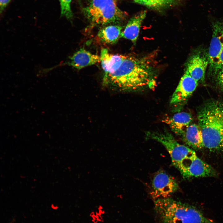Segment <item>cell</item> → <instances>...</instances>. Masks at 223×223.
<instances>
[{
  "label": "cell",
  "instance_id": "30bf717a",
  "mask_svg": "<svg viewBox=\"0 0 223 223\" xmlns=\"http://www.w3.org/2000/svg\"><path fill=\"white\" fill-rule=\"evenodd\" d=\"M192 120V116L190 113L182 112L167 118L163 121L167 124L174 133L181 136L190 125Z\"/></svg>",
  "mask_w": 223,
  "mask_h": 223
},
{
  "label": "cell",
  "instance_id": "9a60e30c",
  "mask_svg": "<svg viewBox=\"0 0 223 223\" xmlns=\"http://www.w3.org/2000/svg\"><path fill=\"white\" fill-rule=\"evenodd\" d=\"M72 0H59L61 7V15L68 19H70L72 16V13L71 8Z\"/></svg>",
  "mask_w": 223,
  "mask_h": 223
},
{
  "label": "cell",
  "instance_id": "8fae6325",
  "mask_svg": "<svg viewBox=\"0 0 223 223\" xmlns=\"http://www.w3.org/2000/svg\"><path fill=\"white\" fill-rule=\"evenodd\" d=\"M146 12L143 11L137 14L129 20L120 37L135 43L138 36L142 24L146 15Z\"/></svg>",
  "mask_w": 223,
  "mask_h": 223
},
{
  "label": "cell",
  "instance_id": "8992f818",
  "mask_svg": "<svg viewBox=\"0 0 223 223\" xmlns=\"http://www.w3.org/2000/svg\"><path fill=\"white\" fill-rule=\"evenodd\" d=\"M198 83L185 72L172 96L170 104L176 106L185 102L195 90Z\"/></svg>",
  "mask_w": 223,
  "mask_h": 223
},
{
  "label": "cell",
  "instance_id": "e0dca14e",
  "mask_svg": "<svg viewBox=\"0 0 223 223\" xmlns=\"http://www.w3.org/2000/svg\"><path fill=\"white\" fill-rule=\"evenodd\" d=\"M216 75V81L217 84L223 91V70L218 73Z\"/></svg>",
  "mask_w": 223,
  "mask_h": 223
},
{
  "label": "cell",
  "instance_id": "ba28073f",
  "mask_svg": "<svg viewBox=\"0 0 223 223\" xmlns=\"http://www.w3.org/2000/svg\"><path fill=\"white\" fill-rule=\"evenodd\" d=\"M209 64L208 54L197 52L193 55L188 60L185 72L198 82H203Z\"/></svg>",
  "mask_w": 223,
  "mask_h": 223
},
{
  "label": "cell",
  "instance_id": "ac0fdd59",
  "mask_svg": "<svg viewBox=\"0 0 223 223\" xmlns=\"http://www.w3.org/2000/svg\"><path fill=\"white\" fill-rule=\"evenodd\" d=\"M10 0H0L1 9H3L9 2Z\"/></svg>",
  "mask_w": 223,
  "mask_h": 223
},
{
  "label": "cell",
  "instance_id": "6da1fadb",
  "mask_svg": "<svg viewBox=\"0 0 223 223\" xmlns=\"http://www.w3.org/2000/svg\"><path fill=\"white\" fill-rule=\"evenodd\" d=\"M151 56L124 55L120 65L113 72L104 75L103 84L121 91L136 90L148 86L153 80L155 69Z\"/></svg>",
  "mask_w": 223,
  "mask_h": 223
},
{
  "label": "cell",
  "instance_id": "7c38bea8",
  "mask_svg": "<svg viewBox=\"0 0 223 223\" xmlns=\"http://www.w3.org/2000/svg\"><path fill=\"white\" fill-rule=\"evenodd\" d=\"M184 142L195 149L203 148L202 133L198 125H190L181 136Z\"/></svg>",
  "mask_w": 223,
  "mask_h": 223
},
{
  "label": "cell",
  "instance_id": "4fadbf2b",
  "mask_svg": "<svg viewBox=\"0 0 223 223\" xmlns=\"http://www.w3.org/2000/svg\"><path fill=\"white\" fill-rule=\"evenodd\" d=\"M122 27L118 25L106 26L100 29L98 36L103 42L107 44L116 43L120 37Z\"/></svg>",
  "mask_w": 223,
  "mask_h": 223
},
{
  "label": "cell",
  "instance_id": "3957f363",
  "mask_svg": "<svg viewBox=\"0 0 223 223\" xmlns=\"http://www.w3.org/2000/svg\"><path fill=\"white\" fill-rule=\"evenodd\" d=\"M154 205L164 223H216L194 207L168 197L156 199Z\"/></svg>",
  "mask_w": 223,
  "mask_h": 223
},
{
  "label": "cell",
  "instance_id": "9c48e42d",
  "mask_svg": "<svg viewBox=\"0 0 223 223\" xmlns=\"http://www.w3.org/2000/svg\"><path fill=\"white\" fill-rule=\"evenodd\" d=\"M68 64L78 69L100 62V57L83 48L80 49L69 58Z\"/></svg>",
  "mask_w": 223,
  "mask_h": 223
},
{
  "label": "cell",
  "instance_id": "52a82bcc",
  "mask_svg": "<svg viewBox=\"0 0 223 223\" xmlns=\"http://www.w3.org/2000/svg\"><path fill=\"white\" fill-rule=\"evenodd\" d=\"M212 34L209 48L208 56L211 69L213 70L223 47V21L213 22Z\"/></svg>",
  "mask_w": 223,
  "mask_h": 223
},
{
  "label": "cell",
  "instance_id": "5b68a950",
  "mask_svg": "<svg viewBox=\"0 0 223 223\" xmlns=\"http://www.w3.org/2000/svg\"><path fill=\"white\" fill-rule=\"evenodd\" d=\"M179 189L178 184L173 177L160 170L155 174L152 179L151 194L156 199L166 198Z\"/></svg>",
  "mask_w": 223,
  "mask_h": 223
},
{
  "label": "cell",
  "instance_id": "5bb4252c",
  "mask_svg": "<svg viewBox=\"0 0 223 223\" xmlns=\"http://www.w3.org/2000/svg\"><path fill=\"white\" fill-rule=\"evenodd\" d=\"M134 1L148 7L158 9L171 6L173 4L174 0H134Z\"/></svg>",
  "mask_w": 223,
  "mask_h": 223
},
{
  "label": "cell",
  "instance_id": "7a4b0ae2",
  "mask_svg": "<svg viewBox=\"0 0 223 223\" xmlns=\"http://www.w3.org/2000/svg\"><path fill=\"white\" fill-rule=\"evenodd\" d=\"M203 148L223 150V103L216 100L205 104L198 114Z\"/></svg>",
  "mask_w": 223,
  "mask_h": 223
},
{
  "label": "cell",
  "instance_id": "277c9868",
  "mask_svg": "<svg viewBox=\"0 0 223 223\" xmlns=\"http://www.w3.org/2000/svg\"><path fill=\"white\" fill-rule=\"evenodd\" d=\"M85 10L86 17L94 26L116 23L125 17L115 0H90Z\"/></svg>",
  "mask_w": 223,
  "mask_h": 223
},
{
  "label": "cell",
  "instance_id": "2e32d148",
  "mask_svg": "<svg viewBox=\"0 0 223 223\" xmlns=\"http://www.w3.org/2000/svg\"><path fill=\"white\" fill-rule=\"evenodd\" d=\"M223 70V47L220 53L217 63L213 70L214 74L216 75Z\"/></svg>",
  "mask_w": 223,
  "mask_h": 223
}]
</instances>
